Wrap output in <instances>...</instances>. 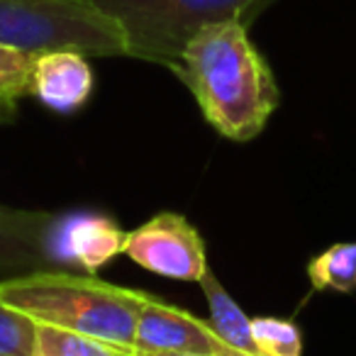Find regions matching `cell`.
Masks as SVG:
<instances>
[{"mask_svg":"<svg viewBox=\"0 0 356 356\" xmlns=\"http://www.w3.org/2000/svg\"><path fill=\"white\" fill-rule=\"evenodd\" d=\"M93 86V69L81 51L59 49L37 54L30 95H35L44 108L61 115L76 113L88 103Z\"/></svg>","mask_w":356,"mask_h":356,"instance_id":"obj_8","label":"cell"},{"mask_svg":"<svg viewBox=\"0 0 356 356\" xmlns=\"http://www.w3.org/2000/svg\"><path fill=\"white\" fill-rule=\"evenodd\" d=\"M120 27L127 56L173 71L203 27L247 22L268 0H88Z\"/></svg>","mask_w":356,"mask_h":356,"instance_id":"obj_3","label":"cell"},{"mask_svg":"<svg viewBox=\"0 0 356 356\" xmlns=\"http://www.w3.org/2000/svg\"><path fill=\"white\" fill-rule=\"evenodd\" d=\"M37 54L0 44V98L17 103L30 95L32 71H35Z\"/></svg>","mask_w":356,"mask_h":356,"instance_id":"obj_15","label":"cell"},{"mask_svg":"<svg viewBox=\"0 0 356 356\" xmlns=\"http://www.w3.org/2000/svg\"><path fill=\"white\" fill-rule=\"evenodd\" d=\"M37 322L0 300V356H37Z\"/></svg>","mask_w":356,"mask_h":356,"instance_id":"obj_14","label":"cell"},{"mask_svg":"<svg viewBox=\"0 0 356 356\" xmlns=\"http://www.w3.org/2000/svg\"><path fill=\"white\" fill-rule=\"evenodd\" d=\"M0 44L30 54L127 56L120 27L88 0H0Z\"/></svg>","mask_w":356,"mask_h":356,"instance_id":"obj_4","label":"cell"},{"mask_svg":"<svg viewBox=\"0 0 356 356\" xmlns=\"http://www.w3.org/2000/svg\"><path fill=\"white\" fill-rule=\"evenodd\" d=\"M200 288L205 293V300H208L210 310V325L218 332L222 339H227L232 346L247 351L252 356H264L259 351L257 341L252 337V317L244 315V310L237 305L232 296L227 293V288L218 281L213 271L208 268L203 278H200Z\"/></svg>","mask_w":356,"mask_h":356,"instance_id":"obj_10","label":"cell"},{"mask_svg":"<svg viewBox=\"0 0 356 356\" xmlns=\"http://www.w3.org/2000/svg\"><path fill=\"white\" fill-rule=\"evenodd\" d=\"M56 215L0 205V273H32L54 268L49 232Z\"/></svg>","mask_w":356,"mask_h":356,"instance_id":"obj_9","label":"cell"},{"mask_svg":"<svg viewBox=\"0 0 356 356\" xmlns=\"http://www.w3.org/2000/svg\"><path fill=\"white\" fill-rule=\"evenodd\" d=\"M17 113V103H10V100H3L0 98V124H8L15 120Z\"/></svg>","mask_w":356,"mask_h":356,"instance_id":"obj_16","label":"cell"},{"mask_svg":"<svg viewBox=\"0 0 356 356\" xmlns=\"http://www.w3.org/2000/svg\"><path fill=\"white\" fill-rule=\"evenodd\" d=\"M149 298L144 291L59 268L0 281V300L25 312L37 325L79 332L129 351H134L137 327Z\"/></svg>","mask_w":356,"mask_h":356,"instance_id":"obj_2","label":"cell"},{"mask_svg":"<svg viewBox=\"0 0 356 356\" xmlns=\"http://www.w3.org/2000/svg\"><path fill=\"white\" fill-rule=\"evenodd\" d=\"M134 351H184L198 356H252L232 346L200 317L149 298L137 327Z\"/></svg>","mask_w":356,"mask_h":356,"instance_id":"obj_7","label":"cell"},{"mask_svg":"<svg viewBox=\"0 0 356 356\" xmlns=\"http://www.w3.org/2000/svg\"><path fill=\"white\" fill-rule=\"evenodd\" d=\"M134 356H198V354H184V351H134Z\"/></svg>","mask_w":356,"mask_h":356,"instance_id":"obj_17","label":"cell"},{"mask_svg":"<svg viewBox=\"0 0 356 356\" xmlns=\"http://www.w3.org/2000/svg\"><path fill=\"white\" fill-rule=\"evenodd\" d=\"M37 356H134V351L95 339V337L79 334V332L40 325L37 327Z\"/></svg>","mask_w":356,"mask_h":356,"instance_id":"obj_12","label":"cell"},{"mask_svg":"<svg viewBox=\"0 0 356 356\" xmlns=\"http://www.w3.org/2000/svg\"><path fill=\"white\" fill-rule=\"evenodd\" d=\"M173 74L210 127L232 142L259 137L281 103L276 76L242 20L203 27L186 44Z\"/></svg>","mask_w":356,"mask_h":356,"instance_id":"obj_1","label":"cell"},{"mask_svg":"<svg viewBox=\"0 0 356 356\" xmlns=\"http://www.w3.org/2000/svg\"><path fill=\"white\" fill-rule=\"evenodd\" d=\"M124 232L103 213L56 215L49 232V259L59 271L95 276L115 257L124 254Z\"/></svg>","mask_w":356,"mask_h":356,"instance_id":"obj_6","label":"cell"},{"mask_svg":"<svg viewBox=\"0 0 356 356\" xmlns=\"http://www.w3.org/2000/svg\"><path fill=\"white\" fill-rule=\"evenodd\" d=\"M124 257L137 266L184 283H200L208 273L205 239L181 213H156L124 237Z\"/></svg>","mask_w":356,"mask_h":356,"instance_id":"obj_5","label":"cell"},{"mask_svg":"<svg viewBox=\"0 0 356 356\" xmlns=\"http://www.w3.org/2000/svg\"><path fill=\"white\" fill-rule=\"evenodd\" d=\"M252 337L264 356H302V332L283 317H252Z\"/></svg>","mask_w":356,"mask_h":356,"instance_id":"obj_13","label":"cell"},{"mask_svg":"<svg viewBox=\"0 0 356 356\" xmlns=\"http://www.w3.org/2000/svg\"><path fill=\"white\" fill-rule=\"evenodd\" d=\"M307 278L315 291H356V242H339L307 264Z\"/></svg>","mask_w":356,"mask_h":356,"instance_id":"obj_11","label":"cell"}]
</instances>
